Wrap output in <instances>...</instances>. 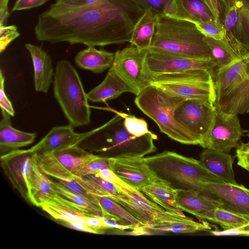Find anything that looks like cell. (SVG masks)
<instances>
[{
    "label": "cell",
    "instance_id": "obj_41",
    "mask_svg": "<svg viewBox=\"0 0 249 249\" xmlns=\"http://www.w3.org/2000/svg\"><path fill=\"white\" fill-rule=\"evenodd\" d=\"M210 225L207 222H196L193 219L185 222L172 224L168 226L165 231L174 233H193L201 231H210Z\"/></svg>",
    "mask_w": 249,
    "mask_h": 249
},
{
    "label": "cell",
    "instance_id": "obj_7",
    "mask_svg": "<svg viewBox=\"0 0 249 249\" xmlns=\"http://www.w3.org/2000/svg\"><path fill=\"white\" fill-rule=\"evenodd\" d=\"M122 195L115 201L130 213L144 228L165 231L169 225L192 219L169 212L147 198L141 191L123 181L116 185Z\"/></svg>",
    "mask_w": 249,
    "mask_h": 249
},
{
    "label": "cell",
    "instance_id": "obj_30",
    "mask_svg": "<svg viewBox=\"0 0 249 249\" xmlns=\"http://www.w3.org/2000/svg\"><path fill=\"white\" fill-rule=\"evenodd\" d=\"M57 194L51 184L50 178L40 168L35 153L30 178V203L39 207L41 203Z\"/></svg>",
    "mask_w": 249,
    "mask_h": 249
},
{
    "label": "cell",
    "instance_id": "obj_55",
    "mask_svg": "<svg viewBox=\"0 0 249 249\" xmlns=\"http://www.w3.org/2000/svg\"><path fill=\"white\" fill-rule=\"evenodd\" d=\"M246 132H247L246 136L248 137L249 141V130L246 131Z\"/></svg>",
    "mask_w": 249,
    "mask_h": 249
},
{
    "label": "cell",
    "instance_id": "obj_18",
    "mask_svg": "<svg viewBox=\"0 0 249 249\" xmlns=\"http://www.w3.org/2000/svg\"><path fill=\"white\" fill-rule=\"evenodd\" d=\"M215 71L213 79L216 93L214 106L237 87L248 75V57Z\"/></svg>",
    "mask_w": 249,
    "mask_h": 249
},
{
    "label": "cell",
    "instance_id": "obj_38",
    "mask_svg": "<svg viewBox=\"0 0 249 249\" xmlns=\"http://www.w3.org/2000/svg\"><path fill=\"white\" fill-rule=\"evenodd\" d=\"M237 4L238 19L236 41L249 51V0H239Z\"/></svg>",
    "mask_w": 249,
    "mask_h": 249
},
{
    "label": "cell",
    "instance_id": "obj_5",
    "mask_svg": "<svg viewBox=\"0 0 249 249\" xmlns=\"http://www.w3.org/2000/svg\"><path fill=\"white\" fill-rule=\"evenodd\" d=\"M185 100L150 85L136 95L134 102L170 138L183 144L197 145L188 131L174 117L175 111Z\"/></svg>",
    "mask_w": 249,
    "mask_h": 249
},
{
    "label": "cell",
    "instance_id": "obj_35",
    "mask_svg": "<svg viewBox=\"0 0 249 249\" xmlns=\"http://www.w3.org/2000/svg\"><path fill=\"white\" fill-rule=\"evenodd\" d=\"M145 77L150 85L158 83L213 81L211 72L206 70L198 69L173 73L146 75Z\"/></svg>",
    "mask_w": 249,
    "mask_h": 249
},
{
    "label": "cell",
    "instance_id": "obj_28",
    "mask_svg": "<svg viewBox=\"0 0 249 249\" xmlns=\"http://www.w3.org/2000/svg\"><path fill=\"white\" fill-rule=\"evenodd\" d=\"M141 192L165 210L183 216L186 215L178 207L176 190L159 180L143 187Z\"/></svg>",
    "mask_w": 249,
    "mask_h": 249
},
{
    "label": "cell",
    "instance_id": "obj_8",
    "mask_svg": "<svg viewBox=\"0 0 249 249\" xmlns=\"http://www.w3.org/2000/svg\"><path fill=\"white\" fill-rule=\"evenodd\" d=\"M214 110V105L210 103L186 99L176 109L174 117L188 131L197 145L206 148Z\"/></svg>",
    "mask_w": 249,
    "mask_h": 249
},
{
    "label": "cell",
    "instance_id": "obj_45",
    "mask_svg": "<svg viewBox=\"0 0 249 249\" xmlns=\"http://www.w3.org/2000/svg\"><path fill=\"white\" fill-rule=\"evenodd\" d=\"M5 77L1 70L0 71V107L1 112H5L11 117L15 115V110L11 101L9 100L5 92Z\"/></svg>",
    "mask_w": 249,
    "mask_h": 249
},
{
    "label": "cell",
    "instance_id": "obj_54",
    "mask_svg": "<svg viewBox=\"0 0 249 249\" xmlns=\"http://www.w3.org/2000/svg\"><path fill=\"white\" fill-rule=\"evenodd\" d=\"M221 4H223L224 12L228 11L235 6L239 0H219Z\"/></svg>",
    "mask_w": 249,
    "mask_h": 249
},
{
    "label": "cell",
    "instance_id": "obj_14",
    "mask_svg": "<svg viewBox=\"0 0 249 249\" xmlns=\"http://www.w3.org/2000/svg\"><path fill=\"white\" fill-rule=\"evenodd\" d=\"M112 170L124 182L141 192L143 187L160 180L149 169L144 157L114 159Z\"/></svg>",
    "mask_w": 249,
    "mask_h": 249
},
{
    "label": "cell",
    "instance_id": "obj_3",
    "mask_svg": "<svg viewBox=\"0 0 249 249\" xmlns=\"http://www.w3.org/2000/svg\"><path fill=\"white\" fill-rule=\"evenodd\" d=\"M205 38L193 22L157 14L155 32L149 49L212 60Z\"/></svg>",
    "mask_w": 249,
    "mask_h": 249
},
{
    "label": "cell",
    "instance_id": "obj_6",
    "mask_svg": "<svg viewBox=\"0 0 249 249\" xmlns=\"http://www.w3.org/2000/svg\"><path fill=\"white\" fill-rule=\"evenodd\" d=\"M54 96L69 124L73 127L90 123V109L87 94L79 75L66 60L58 61L53 80Z\"/></svg>",
    "mask_w": 249,
    "mask_h": 249
},
{
    "label": "cell",
    "instance_id": "obj_4",
    "mask_svg": "<svg viewBox=\"0 0 249 249\" xmlns=\"http://www.w3.org/2000/svg\"><path fill=\"white\" fill-rule=\"evenodd\" d=\"M144 159L155 175L175 190H193L203 194L201 184L224 182L199 160L174 152L165 151Z\"/></svg>",
    "mask_w": 249,
    "mask_h": 249
},
{
    "label": "cell",
    "instance_id": "obj_42",
    "mask_svg": "<svg viewBox=\"0 0 249 249\" xmlns=\"http://www.w3.org/2000/svg\"><path fill=\"white\" fill-rule=\"evenodd\" d=\"M124 125L127 131L136 137H141L151 132L145 120L125 113Z\"/></svg>",
    "mask_w": 249,
    "mask_h": 249
},
{
    "label": "cell",
    "instance_id": "obj_21",
    "mask_svg": "<svg viewBox=\"0 0 249 249\" xmlns=\"http://www.w3.org/2000/svg\"><path fill=\"white\" fill-rule=\"evenodd\" d=\"M199 161L210 172L224 182L237 185L233 169L234 158L229 152L205 148Z\"/></svg>",
    "mask_w": 249,
    "mask_h": 249
},
{
    "label": "cell",
    "instance_id": "obj_29",
    "mask_svg": "<svg viewBox=\"0 0 249 249\" xmlns=\"http://www.w3.org/2000/svg\"><path fill=\"white\" fill-rule=\"evenodd\" d=\"M173 17L194 23L217 19L204 0H174Z\"/></svg>",
    "mask_w": 249,
    "mask_h": 249
},
{
    "label": "cell",
    "instance_id": "obj_23",
    "mask_svg": "<svg viewBox=\"0 0 249 249\" xmlns=\"http://www.w3.org/2000/svg\"><path fill=\"white\" fill-rule=\"evenodd\" d=\"M124 92L136 95L135 90L110 67L104 80L87 94L91 102H106L118 97Z\"/></svg>",
    "mask_w": 249,
    "mask_h": 249
},
{
    "label": "cell",
    "instance_id": "obj_37",
    "mask_svg": "<svg viewBox=\"0 0 249 249\" xmlns=\"http://www.w3.org/2000/svg\"><path fill=\"white\" fill-rule=\"evenodd\" d=\"M101 206L108 212L119 218L128 228L134 231L146 229L130 213L113 199L105 196H98Z\"/></svg>",
    "mask_w": 249,
    "mask_h": 249
},
{
    "label": "cell",
    "instance_id": "obj_27",
    "mask_svg": "<svg viewBox=\"0 0 249 249\" xmlns=\"http://www.w3.org/2000/svg\"><path fill=\"white\" fill-rule=\"evenodd\" d=\"M114 56L115 53L98 50L95 46H89L76 54L74 61L81 69L100 73L111 67Z\"/></svg>",
    "mask_w": 249,
    "mask_h": 249
},
{
    "label": "cell",
    "instance_id": "obj_24",
    "mask_svg": "<svg viewBox=\"0 0 249 249\" xmlns=\"http://www.w3.org/2000/svg\"><path fill=\"white\" fill-rule=\"evenodd\" d=\"M1 113L2 118L0 122V155L34 142L36 137V133L23 132L14 128L11 124V116L5 112Z\"/></svg>",
    "mask_w": 249,
    "mask_h": 249
},
{
    "label": "cell",
    "instance_id": "obj_12",
    "mask_svg": "<svg viewBox=\"0 0 249 249\" xmlns=\"http://www.w3.org/2000/svg\"><path fill=\"white\" fill-rule=\"evenodd\" d=\"M246 132L238 115L226 113L215 107L213 123L206 148L230 152L240 144Z\"/></svg>",
    "mask_w": 249,
    "mask_h": 249
},
{
    "label": "cell",
    "instance_id": "obj_20",
    "mask_svg": "<svg viewBox=\"0 0 249 249\" xmlns=\"http://www.w3.org/2000/svg\"><path fill=\"white\" fill-rule=\"evenodd\" d=\"M29 52L34 67L35 89L37 92L47 93L54 75L52 59L41 47L31 43L24 45Z\"/></svg>",
    "mask_w": 249,
    "mask_h": 249
},
{
    "label": "cell",
    "instance_id": "obj_11",
    "mask_svg": "<svg viewBox=\"0 0 249 249\" xmlns=\"http://www.w3.org/2000/svg\"><path fill=\"white\" fill-rule=\"evenodd\" d=\"M148 50H140L131 45L117 51L111 67L135 90L136 95L150 85L143 71Z\"/></svg>",
    "mask_w": 249,
    "mask_h": 249
},
{
    "label": "cell",
    "instance_id": "obj_15",
    "mask_svg": "<svg viewBox=\"0 0 249 249\" xmlns=\"http://www.w3.org/2000/svg\"><path fill=\"white\" fill-rule=\"evenodd\" d=\"M71 124L56 126L30 149L36 153L53 152L69 147L78 145L85 138L87 132L82 133L74 131Z\"/></svg>",
    "mask_w": 249,
    "mask_h": 249
},
{
    "label": "cell",
    "instance_id": "obj_2",
    "mask_svg": "<svg viewBox=\"0 0 249 249\" xmlns=\"http://www.w3.org/2000/svg\"><path fill=\"white\" fill-rule=\"evenodd\" d=\"M124 113L116 112L109 121L87 132L78 145L85 144L96 155L113 159L143 157L155 152L157 136L151 132L141 137L132 135L124 126Z\"/></svg>",
    "mask_w": 249,
    "mask_h": 249
},
{
    "label": "cell",
    "instance_id": "obj_33",
    "mask_svg": "<svg viewBox=\"0 0 249 249\" xmlns=\"http://www.w3.org/2000/svg\"><path fill=\"white\" fill-rule=\"evenodd\" d=\"M205 39L211 50L212 60L216 70L228 67L246 57L241 56L233 48L227 39L226 35L222 40H216L208 37H206Z\"/></svg>",
    "mask_w": 249,
    "mask_h": 249
},
{
    "label": "cell",
    "instance_id": "obj_53",
    "mask_svg": "<svg viewBox=\"0 0 249 249\" xmlns=\"http://www.w3.org/2000/svg\"><path fill=\"white\" fill-rule=\"evenodd\" d=\"M212 11L215 18L219 19L221 16V6L219 0H204Z\"/></svg>",
    "mask_w": 249,
    "mask_h": 249
},
{
    "label": "cell",
    "instance_id": "obj_32",
    "mask_svg": "<svg viewBox=\"0 0 249 249\" xmlns=\"http://www.w3.org/2000/svg\"><path fill=\"white\" fill-rule=\"evenodd\" d=\"M157 14L151 9L145 10L136 23L129 42L140 50H148L155 32Z\"/></svg>",
    "mask_w": 249,
    "mask_h": 249
},
{
    "label": "cell",
    "instance_id": "obj_31",
    "mask_svg": "<svg viewBox=\"0 0 249 249\" xmlns=\"http://www.w3.org/2000/svg\"><path fill=\"white\" fill-rule=\"evenodd\" d=\"M50 153L74 175L88 164L101 157L89 152L79 145Z\"/></svg>",
    "mask_w": 249,
    "mask_h": 249
},
{
    "label": "cell",
    "instance_id": "obj_19",
    "mask_svg": "<svg viewBox=\"0 0 249 249\" xmlns=\"http://www.w3.org/2000/svg\"><path fill=\"white\" fill-rule=\"evenodd\" d=\"M176 193L179 209L200 219L207 220L211 213L221 205L216 198L195 190L178 189Z\"/></svg>",
    "mask_w": 249,
    "mask_h": 249
},
{
    "label": "cell",
    "instance_id": "obj_1",
    "mask_svg": "<svg viewBox=\"0 0 249 249\" xmlns=\"http://www.w3.org/2000/svg\"><path fill=\"white\" fill-rule=\"evenodd\" d=\"M145 12L135 0H100L72 7L55 2L38 16L37 40L105 46L128 42Z\"/></svg>",
    "mask_w": 249,
    "mask_h": 249
},
{
    "label": "cell",
    "instance_id": "obj_43",
    "mask_svg": "<svg viewBox=\"0 0 249 249\" xmlns=\"http://www.w3.org/2000/svg\"><path fill=\"white\" fill-rule=\"evenodd\" d=\"M114 159L101 157L88 164L75 176H84L88 175L95 174L101 170L105 169L112 170Z\"/></svg>",
    "mask_w": 249,
    "mask_h": 249
},
{
    "label": "cell",
    "instance_id": "obj_47",
    "mask_svg": "<svg viewBox=\"0 0 249 249\" xmlns=\"http://www.w3.org/2000/svg\"><path fill=\"white\" fill-rule=\"evenodd\" d=\"M49 0H17L12 12L28 10L40 6Z\"/></svg>",
    "mask_w": 249,
    "mask_h": 249
},
{
    "label": "cell",
    "instance_id": "obj_40",
    "mask_svg": "<svg viewBox=\"0 0 249 249\" xmlns=\"http://www.w3.org/2000/svg\"><path fill=\"white\" fill-rule=\"evenodd\" d=\"M195 24L206 37L216 40H222L226 37L225 29L219 19L199 22Z\"/></svg>",
    "mask_w": 249,
    "mask_h": 249
},
{
    "label": "cell",
    "instance_id": "obj_51",
    "mask_svg": "<svg viewBox=\"0 0 249 249\" xmlns=\"http://www.w3.org/2000/svg\"><path fill=\"white\" fill-rule=\"evenodd\" d=\"M100 0H55V3L72 7L84 6L91 4Z\"/></svg>",
    "mask_w": 249,
    "mask_h": 249
},
{
    "label": "cell",
    "instance_id": "obj_17",
    "mask_svg": "<svg viewBox=\"0 0 249 249\" xmlns=\"http://www.w3.org/2000/svg\"><path fill=\"white\" fill-rule=\"evenodd\" d=\"M35 153L40 168L45 174L56 179L72 192L99 202L97 196L90 194L81 187L75 180V175L51 153Z\"/></svg>",
    "mask_w": 249,
    "mask_h": 249
},
{
    "label": "cell",
    "instance_id": "obj_50",
    "mask_svg": "<svg viewBox=\"0 0 249 249\" xmlns=\"http://www.w3.org/2000/svg\"><path fill=\"white\" fill-rule=\"evenodd\" d=\"M95 174L104 180L115 185L118 184L123 181L110 169L101 170Z\"/></svg>",
    "mask_w": 249,
    "mask_h": 249
},
{
    "label": "cell",
    "instance_id": "obj_22",
    "mask_svg": "<svg viewBox=\"0 0 249 249\" xmlns=\"http://www.w3.org/2000/svg\"><path fill=\"white\" fill-rule=\"evenodd\" d=\"M50 181L57 193L72 202L88 215L114 220L125 229H128L119 218L106 211L99 202L72 192L59 181H54L51 178Z\"/></svg>",
    "mask_w": 249,
    "mask_h": 249
},
{
    "label": "cell",
    "instance_id": "obj_10",
    "mask_svg": "<svg viewBox=\"0 0 249 249\" xmlns=\"http://www.w3.org/2000/svg\"><path fill=\"white\" fill-rule=\"evenodd\" d=\"M35 153L17 149L0 155L2 169L13 187L30 203V178Z\"/></svg>",
    "mask_w": 249,
    "mask_h": 249
},
{
    "label": "cell",
    "instance_id": "obj_9",
    "mask_svg": "<svg viewBox=\"0 0 249 249\" xmlns=\"http://www.w3.org/2000/svg\"><path fill=\"white\" fill-rule=\"evenodd\" d=\"M197 69L209 71L213 77L216 70L212 60L191 58L172 53L149 49L145 56L143 71L145 76Z\"/></svg>",
    "mask_w": 249,
    "mask_h": 249
},
{
    "label": "cell",
    "instance_id": "obj_39",
    "mask_svg": "<svg viewBox=\"0 0 249 249\" xmlns=\"http://www.w3.org/2000/svg\"><path fill=\"white\" fill-rule=\"evenodd\" d=\"M145 10L151 9L158 15L174 17V0H135Z\"/></svg>",
    "mask_w": 249,
    "mask_h": 249
},
{
    "label": "cell",
    "instance_id": "obj_16",
    "mask_svg": "<svg viewBox=\"0 0 249 249\" xmlns=\"http://www.w3.org/2000/svg\"><path fill=\"white\" fill-rule=\"evenodd\" d=\"M170 94L185 99L198 100L214 105L216 93L214 82L187 81L151 84Z\"/></svg>",
    "mask_w": 249,
    "mask_h": 249
},
{
    "label": "cell",
    "instance_id": "obj_34",
    "mask_svg": "<svg viewBox=\"0 0 249 249\" xmlns=\"http://www.w3.org/2000/svg\"><path fill=\"white\" fill-rule=\"evenodd\" d=\"M76 182L91 195L105 196L114 200L122 195L116 185L104 180L96 174L84 176H74Z\"/></svg>",
    "mask_w": 249,
    "mask_h": 249
},
{
    "label": "cell",
    "instance_id": "obj_25",
    "mask_svg": "<svg viewBox=\"0 0 249 249\" xmlns=\"http://www.w3.org/2000/svg\"><path fill=\"white\" fill-rule=\"evenodd\" d=\"M214 106L216 108L230 114L249 113V55L248 57V75L246 78Z\"/></svg>",
    "mask_w": 249,
    "mask_h": 249
},
{
    "label": "cell",
    "instance_id": "obj_49",
    "mask_svg": "<svg viewBox=\"0 0 249 249\" xmlns=\"http://www.w3.org/2000/svg\"><path fill=\"white\" fill-rule=\"evenodd\" d=\"M66 226L76 230L95 234H99V232L89 227L86 224L77 220H65L61 221Z\"/></svg>",
    "mask_w": 249,
    "mask_h": 249
},
{
    "label": "cell",
    "instance_id": "obj_36",
    "mask_svg": "<svg viewBox=\"0 0 249 249\" xmlns=\"http://www.w3.org/2000/svg\"><path fill=\"white\" fill-rule=\"evenodd\" d=\"M207 220L218 224L223 230L242 228L249 224L248 218L221 207L214 209Z\"/></svg>",
    "mask_w": 249,
    "mask_h": 249
},
{
    "label": "cell",
    "instance_id": "obj_26",
    "mask_svg": "<svg viewBox=\"0 0 249 249\" xmlns=\"http://www.w3.org/2000/svg\"><path fill=\"white\" fill-rule=\"evenodd\" d=\"M39 207L60 221L77 220L85 223V219L89 216L58 193L51 199L41 203Z\"/></svg>",
    "mask_w": 249,
    "mask_h": 249
},
{
    "label": "cell",
    "instance_id": "obj_44",
    "mask_svg": "<svg viewBox=\"0 0 249 249\" xmlns=\"http://www.w3.org/2000/svg\"><path fill=\"white\" fill-rule=\"evenodd\" d=\"M19 36L16 25H0V53H2Z\"/></svg>",
    "mask_w": 249,
    "mask_h": 249
},
{
    "label": "cell",
    "instance_id": "obj_13",
    "mask_svg": "<svg viewBox=\"0 0 249 249\" xmlns=\"http://www.w3.org/2000/svg\"><path fill=\"white\" fill-rule=\"evenodd\" d=\"M203 194H210L221 203V207L249 219V189L242 184L226 182L201 184Z\"/></svg>",
    "mask_w": 249,
    "mask_h": 249
},
{
    "label": "cell",
    "instance_id": "obj_52",
    "mask_svg": "<svg viewBox=\"0 0 249 249\" xmlns=\"http://www.w3.org/2000/svg\"><path fill=\"white\" fill-rule=\"evenodd\" d=\"M9 0H0V25H6L10 16L8 11V3Z\"/></svg>",
    "mask_w": 249,
    "mask_h": 249
},
{
    "label": "cell",
    "instance_id": "obj_48",
    "mask_svg": "<svg viewBox=\"0 0 249 249\" xmlns=\"http://www.w3.org/2000/svg\"><path fill=\"white\" fill-rule=\"evenodd\" d=\"M85 223L99 234H103L105 231L110 228L106 224L103 218L88 216L85 219Z\"/></svg>",
    "mask_w": 249,
    "mask_h": 249
},
{
    "label": "cell",
    "instance_id": "obj_46",
    "mask_svg": "<svg viewBox=\"0 0 249 249\" xmlns=\"http://www.w3.org/2000/svg\"><path fill=\"white\" fill-rule=\"evenodd\" d=\"M235 153L237 165L249 172V141L246 143L240 142Z\"/></svg>",
    "mask_w": 249,
    "mask_h": 249
}]
</instances>
